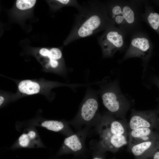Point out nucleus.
I'll return each mask as SVG.
<instances>
[{"label":"nucleus","instance_id":"3","mask_svg":"<svg viewBox=\"0 0 159 159\" xmlns=\"http://www.w3.org/2000/svg\"><path fill=\"white\" fill-rule=\"evenodd\" d=\"M151 50L150 44L146 34L138 31L132 35L129 47L122 60L139 57L145 61L150 55Z\"/></svg>","mask_w":159,"mask_h":159},{"label":"nucleus","instance_id":"2","mask_svg":"<svg viewBox=\"0 0 159 159\" xmlns=\"http://www.w3.org/2000/svg\"><path fill=\"white\" fill-rule=\"evenodd\" d=\"M98 129L100 139L97 151L102 153L107 151L115 152L127 143L125 127L119 121L102 117Z\"/></svg>","mask_w":159,"mask_h":159},{"label":"nucleus","instance_id":"23","mask_svg":"<svg viewBox=\"0 0 159 159\" xmlns=\"http://www.w3.org/2000/svg\"><path fill=\"white\" fill-rule=\"evenodd\" d=\"M4 101V98L2 96L0 97V105H1Z\"/></svg>","mask_w":159,"mask_h":159},{"label":"nucleus","instance_id":"24","mask_svg":"<svg viewBox=\"0 0 159 159\" xmlns=\"http://www.w3.org/2000/svg\"><path fill=\"white\" fill-rule=\"evenodd\" d=\"M158 122H159V117H158Z\"/></svg>","mask_w":159,"mask_h":159},{"label":"nucleus","instance_id":"4","mask_svg":"<svg viewBox=\"0 0 159 159\" xmlns=\"http://www.w3.org/2000/svg\"><path fill=\"white\" fill-rule=\"evenodd\" d=\"M126 37L123 32L118 27L112 26L107 29L101 41L105 54L111 56L117 51L124 48L125 45Z\"/></svg>","mask_w":159,"mask_h":159},{"label":"nucleus","instance_id":"11","mask_svg":"<svg viewBox=\"0 0 159 159\" xmlns=\"http://www.w3.org/2000/svg\"><path fill=\"white\" fill-rule=\"evenodd\" d=\"M18 89L22 93L31 95L38 93L40 90V87L36 82L29 80H25L19 82Z\"/></svg>","mask_w":159,"mask_h":159},{"label":"nucleus","instance_id":"19","mask_svg":"<svg viewBox=\"0 0 159 159\" xmlns=\"http://www.w3.org/2000/svg\"><path fill=\"white\" fill-rule=\"evenodd\" d=\"M49 63L52 67L53 68L57 67L58 65V61L57 60L53 59H50Z\"/></svg>","mask_w":159,"mask_h":159},{"label":"nucleus","instance_id":"17","mask_svg":"<svg viewBox=\"0 0 159 159\" xmlns=\"http://www.w3.org/2000/svg\"><path fill=\"white\" fill-rule=\"evenodd\" d=\"M103 153L96 151L93 154L92 159H105L103 157Z\"/></svg>","mask_w":159,"mask_h":159},{"label":"nucleus","instance_id":"8","mask_svg":"<svg viewBox=\"0 0 159 159\" xmlns=\"http://www.w3.org/2000/svg\"><path fill=\"white\" fill-rule=\"evenodd\" d=\"M98 108L97 100L94 98L87 99L82 104L80 109L79 118L83 123L90 122L96 115Z\"/></svg>","mask_w":159,"mask_h":159},{"label":"nucleus","instance_id":"21","mask_svg":"<svg viewBox=\"0 0 159 159\" xmlns=\"http://www.w3.org/2000/svg\"><path fill=\"white\" fill-rule=\"evenodd\" d=\"M57 1L64 4H67L70 1L69 0H57Z\"/></svg>","mask_w":159,"mask_h":159},{"label":"nucleus","instance_id":"18","mask_svg":"<svg viewBox=\"0 0 159 159\" xmlns=\"http://www.w3.org/2000/svg\"><path fill=\"white\" fill-rule=\"evenodd\" d=\"M40 54L42 56L49 57V50L44 48H42L39 51Z\"/></svg>","mask_w":159,"mask_h":159},{"label":"nucleus","instance_id":"20","mask_svg":"<svg viewBox=\"0 0 159 159\" xmlns=\"http://www.w3.org/2000/svg\"><path fill=\"white\" fill-rule=\"evenodd\" d=\"M27 134L30 139L33 138L36 135L35 133L33 131L29 132Z\"/></svg>","mask_w":159,"mask_h":159},{"label":"nucleus","instance_id":"22","mask_svg":"<svg viewBox=\"0 0 159 159\" xmlns=\"http://www.w3.org/2000/svg\"><path fill=\"white\" fill-rule=\"evenodd\" d=\"M155 80V82L157 86L159 87V79H156Z\"/></svg>","mask_w":159,"mask_h":159},{"label":"nucleus","instance_id":"6","mask_svg":"<svg viewBox=\"0 0 159 159\" xmlns=\"http://www.w3.org/2000/svg\"><path fill=\"white\" fill-rule=\"evenodd\" d=\"M102 98L104 106L110 112L117 113L122 110L123 99L116 92L107 91L102 95Z\"/></svg>","mask_w":159,"mask_h":159},{"label":"nucleus","instance_id":"1","mask_svg":"<svg viewBox=\"0 0 159 159\" xmlns=\"http://www.w3.org/2000/svg\"><path fill=\"white\" fill-rule=\"evenodd\" d=\"M144 1L122 0L116 1L111 8L110 16L115 24L127 36L139 31Z\"/></svg>","mask_w":159,"mask_h":159},{"label":"nucleus","instance_id":"16","mask_svg":"<svg viewBox=\"0 0 159 159\" xmlns=\"http://www.w3.org/2000/svg\"><path fill=\"white\" fill-rule=\"evenodd\" d=\"M146 159H159V144L155 150Z\"/></svg>","mask_w":159,"mask_h":159},{"label":"nucleus","instance_id":"12","mask_svg":"<svg viewBox=\"0 0 159 159\" xmlns=\"http://www.w3.org/2000/svg\"><path fill=\"white\" fill-rule=\"evenodd\" d=\"M41 125L49 130L54 132L59 131L64 127L62 122L56 120L46 121L42 122Z\"/></svg>","mask_w":159,"mask_h":159},{"label":"nucleus","instance_id":"5","mask_svg":"<svg viewBox=\"0 0 159 159\" xmlns=\"http://www.w3.org/2000/svg\"><path fill=\"white\" fill-rule=\"evenodd\" d=\"M156 116L152 111L137 112L131 117L129 125L132 130L140 127H147L152 129L155 125Z\"/></svg>","mask_w":159,"mask_h":159},{"label":"nucleus","instance_id":"9","mask_svg":"<svg viewBox=\"0 0 159 159\" xmlns=\"http://www.w3.org/2000/svg\"><path fill=\"white\" fill-rule=\"evenodd\" d=\"M159 144V137L136 144L130 148L132 153L135 156L145 159L152 153Z\"/></svg>","mask_w":159,"mask_h":159},{"label":"nucleus","instance_id":"7","mask_svg":"<svg viewBox=\"0 0 159 159\" xmlns=\"http://www.w3.org/2000/svg\"><path fill=\"white\" fill-rule=\"evenodd\" d=\"M158 137L159 136L155 134L151 128L140 127L132 130L129 134L130 147Z\"/></svg>","mask_w":159,"mask_h":159},{"label":"nucleus","instance_id":"10","mask_svg":"<svg viewBox=\"0 0 159 159\" xmlns=\"http://www.w3.org/2000/svg\"><path fill=\"white\" fill-rule=\"evenodd\" d=\"M68 152L75 156H83L85 154L83 141L78 135L72 134L64 141Z\"/></svg>","mask_w":159,"mask_h":159},{"label":"nucleus","instance_id":"15","mask_svg":"<svg viewBox=\"0 0 159 159\" xmlns=\"http://www.w3.org/2000/svg\"><path fill=\"white\" fill-rule=\"evenodd\" d=\"M30 139L27 134H23L19 137V144L23 147H26L28 145Z\"/></svg>","mask_w":159,"mask_h":159},{"label":"nucleus","instance_id":"13","mask_svg":"<svg viewBox=\"0 0 159 159\" xmlns=\"http://www.w3.org/2000/svg\"><path fill=\"white\" fill-rule=\"evenodd\" d=\"M36 1V0H18L16 1V5L19 9L26 10L33 7Z\"/></svg>","mask_w":159,"mask_h":159},{"label":"nucleus","instance_id":"14","mask_svg":"<svg viewBox=\"0 0 159 159\" xmlns=\"http://www.w3.org/2000/svg\"><path fill=\"white\" fill-rule=\"evenodd\" d=\"M62 56L61 51L57 48H52L49 50V57L56 60L59 59Z\"/></svg>","mask_w":159,"mask_h":159}]
</instances>
